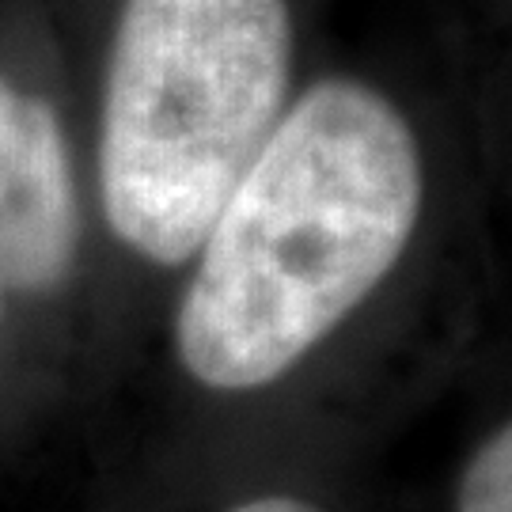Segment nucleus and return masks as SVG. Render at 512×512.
<instances>
[{
    "instance_id": "f257e3e1",
    "label": "nucleus",
    "mask_w": 512,
    "mask_h": 512,
    "mask_svg": "<svg viewBox=\"0 0 512 512\" xmlns=\"http://www.w3.org/2000/svg\"><path fill=\"white\" fill-rule=\"evenodd\" d=\"M421 152L399 107L323 80L239 179L198 247L179 357L213 391H255L380 289L418 228Z\"/></svg>"
},
{
    "instance_id": "f03ea898",
    "label": "nucleus",
    "mask_w": 512,
    "mask_h": 512,
    "mask_svg": "<svg viewBox=\"0 0 512 512\" xmlns=\"http://www.w3.org/2000/svg\"><path fill=\"white\" fill-rule=\"evenodd\" d=\"M285 0H126L110 54L99 186L152 262L198 255L289 95Z\"/></svg>"
},
{
    "instance_id": "7ed1b4c3",
    "label": "nucleus",
    "mask_w": 512,
    "mask_h": 512,
    "mask_svg": "<svg viewBox=\"0 0 512 512\" xmlns=\"http://www.w3.org/2000/svg\"><path fill=\"white\" fill-rule=\"evenodd\" d=\"M80 217L61 122L35 95L23 107V175H19V228L12 243V293H50L76 258Z\"/></svg>"
},
{
    "instance_id": "20e7f679",
    "label": "nucleus",
    "mask_w": 512,
    "mask_h": 512,
    "mask_svg": "<svg viewBox=\"0 0 512 512\" xmlns=\"http://www.w3.org/2000/svg\"><path fill=\"white\" fill-rule=\"evenodd\" d=\"M23 107L27 95L0 76V308L12 293V243L19 228V175H23Z\"/></svg>"
},
{
    "instance_id": "39448f33",
    "label": "nucleus",
    "mask_w": 512,
    "mask_h": 512,
    "mask_svg": "<svg viewBox=\"0 0 512 512\" xmlns=\"http://www.w3.org/2000/svg\"><path fill=\"white\" fill-rule=\"evenodd\" d=\"M459 512H512V429L501 425L482 440L463 482H459Z\"/></svg>"
},
{
    "instance_id": "423d86ee",
    "label": "nucleus",
    "mask_w": 512,
    "mask_h": 512,
    "mask_svg": "<svg viewBox=\"0 0 512 512\" xmlns=\"http://www.w3.org/2000/svg\"><path fill=\"white\" fill-rule=\"evenodd\" d=\"M232 512H323L311 501H300V497H255V501H243Z\"/></svg>"
}]
</instances>
